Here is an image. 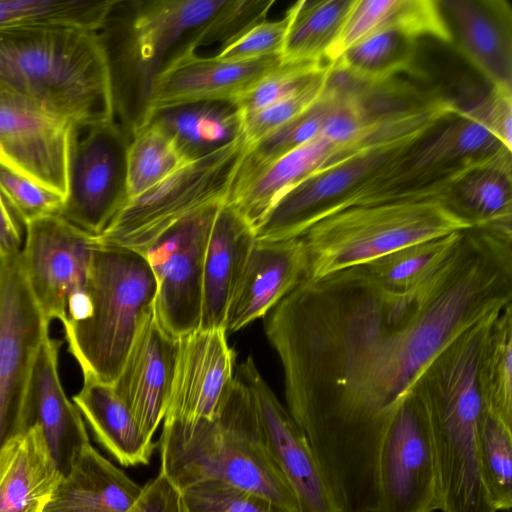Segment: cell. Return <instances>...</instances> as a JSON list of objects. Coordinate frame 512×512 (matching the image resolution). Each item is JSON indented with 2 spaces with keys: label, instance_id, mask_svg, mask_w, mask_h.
I'll return each instance as SVG.
<instances>
[{
  "label": "cell",
  "instance_id": "obj_1",
  "mask_svg": "<svg viewBox=\"0 0 512 512\" xmlns=\"http://www.w3.org/2000/svg\"><path fill=\"white\" fill-rule=\"evenodd\" d=\"M512 304V234L464 230L425 283L390 289L363 266L305 278L263 318L298 427L383 435L433 359Z\"/></svg>",
  "mask_w": 512,
  "mask_h": 512
},
{
  "label": "cell",
  "instance_id": "obj_2",
  "mask_svg": "<svg viewBox=\"0 0 512 512\" xmlns=\"http://www.w3.org/2000/svg\"><path fill=\"white\" fill-rule=\"evenodd\" d=\"M160 474L178 491L219 481L265 497L285 512H301L276 464L246 384L234 377L213 419L164 420Z\"/></svg>",
  "mask_w": 512,
  "mask_h": 512
},
{
  "label": "cell",
  "instance_id": "obj_3",
  "mask_svg": "<svg viewBox=\"0 0 512 512\" xmlns=\"http://www.w3.org/2000/svg\"><path fill=\"white\" fill-rule=\"evenodd\" d=\"M0 90L29 99L73 128L115 120L96 31L61 25L0 29Z\"/></svg>",
  "mask_w": 512,
  "mask_h": 512
},
{
  "label": "cell",
  "instance_id": "obj_4",
  "mask_svg": "<svg viewBox=\"0 0 512 512\" xmlns=\"http://www.w3.org/2000/svg\"><path fill=\"white\" fill-rule=\"evenodd\" d=\"M225 0H113L96 31L107 61L115 120L131 136L150 116L155 79Z\"/></svg>",
  "mask_w": 512,
  "mask_h": 512
},
{
  "label": "cell",
  "instance_id": "obj_5",
  "mask_svg": "<svg viewBox=\"0 0 512 512\" xmlns=\"http://www.w3.org/2000/svg\"><path fill=\"white\" fill-rule=\"evenodd\" d=\"M156 282L138 251L95 239L88 282L62 323L84 379L113 385L145 320Z\"/></svg>",
  "mask_w": 512,
  "mask_h": 512
},
{
  "label": "cell",
  "instance_id": "obj_6",
  "mask_svg": "<svg viewBox=\"0 0 512 512\" xmlns=\"http://www.w3.org/2000/svg\"><path fill=\"white\" fill-rule=\"evenodd\" d=\"M474 227L445 198L355 206L328 215L299 236L317 279L401 248Z\"/></svg>",
  "mask_w": 512,
  "mask_h": 512
},
{
  "label": "cell",
  "instance_id": "obj_7",
  "mask_svg": "<svg viewBox=\"0 0 512 512\" xmlns=\"http://www.w3.org/2000/svg\"><path fill=\"white\" fill-rule=\"evenodd\" d=\"M413 396L431 429L441 512H496L485 486L478 446L483 406L477 369L457 359L432 365Z\"/></svg>",
  "mask_w": 512,
  "mask_h": 512
},
{
  "label": "cell",
  "instance_id": "obj_8",
  "mask_svg": "<svg viewBox=\"0 0 512 512\" xmlns=\"http://www.w3.org/2000/svg\"><path fill=\"white\" fill-rule=\"evenodd\" d=\"M247 148L242 136L217 152L187 163L130 199L107 228L95 236L96 241L141 252L183 218L224 203Z\"/></svg>",
  "mask_w": 512,
  "mask_h": 512
},
{
  "label": "cell",
  "instance_id": "obj_9",
  "mask_svg": "<svg viewBox=\"0 0 512 512\" xmlns=\"http://www.w3.org/2000/svg\"><path fill=\"white\" fill-rule=\"evenodd\" d=\"M442 120L395 123L360 148L308 176L278 198L255 228V239L277 241L301 236L355 187Z\"/></svg>",
  "mask_w": 512,
  "mask_h": 512
},
{
  "label": "cell",
  "instance_id": "obj_10",
  "mask_svg": "<svg viewBox=\"0 0 512 512\" xmlns=\"http://www.w3.org/2000/svg\"><path fill=\"white\" fill-rule=\"evenodd\" d=\"M48 326L30 289L21 252L0 258V452L32 426L30 386Z\"/></svg>",
  "mask_w": 512,
  "mask_h": 512
},
{
  "label": "cell",
  "instance_id": "obj_11",
  "mask_svg": "<svg viewBox=\"0 0 512 512\" xmlns=\"http://www.w3.org/2000/svg\"><path fill=\"white\" fill-rule=\"evenodd\" d=\"M131 138L116 120L73 128L68 192L58 215L94 236L107 228L129 201Z\"/></svg>",
  "mask_w": 512,
  "mask_h": 512
},
{
  "label": "cell",
  "instance_id": "obj_12",
  "mask_svg": "<svg viewBox=\"0 0 512 512\" xmlns=\"http://www.w3.org/2000/svg\"><path fill=\"white\" fill-rule=\"evenodd\" d=\"M221 204L183 218L140 252L156 282L154 314L173 337L200 328L206 249Z\"/></svg>",
  "mask_w": 512,
  "mask_h": 512
},
{
  "label": "cell",
  "instance_id": "obj_13",
  "mask_svg": "<svg viewBox=\"0 0 512 512\" xmlns=\"http://www.w3.org/2000/svg\"><path fill=\"white\" fill-rule=\"evenodd\" d=\"M440 509L438 469L428 419L412 395L394 413L380 442L374 512Z\"/></svg>",
  "mask_w": 512,
  "mask_h": 512
},
{
  "label": "cell",
  "instance_id": "obj_14",
  "mask_svg": "<svg viewBox=\"0 0 512 512\" xmlns=\"http://www.w3.org/2000/svg\"><path fill=\"white\" fill-rule=\"evenodd\" d=\"M21 259L33 296L47 322L63 323L84 292L90 273L95 236L58 214L25 225Z\"/></svg>",
  "mask_w": 512,
  "mask_h": 512
},
{
  "label": "cell",
  "instance_id": "obj_15",
  "mask_svg": "<svg viewBox=\"0 0 512 512\" xmlns=\"http://www.w3.org/2000/svg\"><path fill=\"white\" fill-rule=\"evenodd\" d=\"M72 131L29 99L0 90V159L64 198Z\"/></svg>",
  "mask_w": 512,
  "mask_h": 512
},
{
  "label": "cell",
  "instance_id": "obj_16",
  "mask_svg": "<svg viewBox=\"0 0 512 512\" xmlns=\"http://www.w3.org/2000/svg\"><path fill=\"white\" fill-rule=\"evenodd\" d=\"M237 377L251 393L268 448L301 512H339L306 437L251 356L239 366Z\"/></svg>",
  "mask_w": 512,
  "mask_h": 512
},
{
  "label": "cell",
  "instance_id": "obj_17",
  "mask_svg": "<svg viewBox=\"0 0 512 512\" xmlns=\"http://www.w3.org/2000/svg\"><path fill=\"white\" fill-rule=\"evenodd\" d=\"M225 329H197L179 338L164 420L213 419L234 379Z\"/></svg>",
  "mask_w": 512,
  "mask_h": 512
},
{
  "label": "cell",
  "instance_id": "obj_18",
  "mask_svg": "<svg viewBox=\"0 0 512 512\" xmlns=\"http://www.w3.org/2000/svg\"><path fill=\"white\" fill-rule=\"evenodd\" d=\"M281 62L278 55L229 61L185 51L170 59L155 79L150 94V113L167 106L201 101L236 103Z\"/></svg>",
  "mask_w": 512,
  "mask_h": 512
},
{
  "label": "cell",
  "instance_id": "obj_19",
  "mask_svg": "<svg viewBox=\"0 0 512 512\" xmlns=\"http://www.w3.org/2000/svg\"><path fill=\"white\" fill-rule=\"evenodd\" d=\"M178 344L179 338L160 325L153 310L139 330L112 385L149 439H153L165 417Z\"/></svg>",
  "mask_w": 512,
  "mask_h": 512
},
{
  "label": "cell",
  "instance_id": "obj_20",
  "mask_svg": "<svg viewBox=\"0 0 512 512\" xmlns=\"http://www.w3.org/2000/svg\"><path fill=\"white\" fill-rule=\"evenodd\" d=\"M461 53L492 88L512 92V10L504 0H440Z\"/></svg>",
  "mask_w": 512,
  "mask_h": 512
},
{
  "label": "cell",
  "instance_id": "obj_21",
  "mask_svg": "<svg viewBox=\"0 0 512 512\" xmlns=\"http://www.w3.org/2000/svg\"><path fill=\"white\" fill-rule=\"evenodd\" d=\"M307 274L308 257L300 237L255 239L228 310L226 333L237 332L264 317Z\"/></svg>",
  "mask_w": 512,
  "mask_h": 512
},
{
  "label": "cell",
  "instance_id": "obj_22",
  "mask_svg": "<svg viewBox=\"0 0 512 512\" xmlns=\"http://www.w3.org/2000/svg\"><path fill=\"white\" fill-rule=\"evenodd\" d=\"M60 345L49 335L45 338L32 375L29 404L32 425L40 428L60 473L66 476L90 441L83 417L60 381Z\"/></svg>",
  "mask_w": 512,
  "mask_h": 512
},
{
  "label": "cell",
  "instance_id": "obj_23",
  "mask_svg": "<svg viewBox=\"0 0 512 512\" xmlns=\"http://www.w3.org/2000/svg\"><path fill=\"white\" fill-rule=\"evenodd\" d=\"M254 243V228L230 205L221 204L204 261L201 329H225L232 298Z\"/></svg>",
  "mask_w": 512,
  "mask_h": 512
},
{
  "label": "cell",
  "instance_id": "obj_24",
  "mask_svg": "<svg viewBox=\"0 0 512 512\" xmlns=\"http://www.w3.org/2000/svg\"><path fill=\"white\" fill-rule=\"evenodd\" d=\"M369 135L351 144H337L322 136L301 145L265 168L241 190L231 194L230 205L255 230L287 190L363 146Z\"/></svg>",
  "mask_w": 512,
  "mask_h": 512
},
{
  "label": "cell",
  "instance_id": "obj_25",
  "mask_svg": "<svg viewBox=\"0 0 512 512\" xmlns=\"http://www.w3.org/2000/svg\"><path fill=\"white\" fill-rule=\"evenodd\" d=\"M142 489L89 443L62 477L43 512H127Z\"/></svg>",
  "mask_w": 512,
  "mask_h": 512
},
{
  "label": "cell",
  "instance_id": "obj_26",
  "mask_svg": "<svg viewBox=\"0 0 512 512\" xmlns=\"http://www.w3.org/2000/svg\"><path fill=\"white\" fill-rule=\"evenodd\" d=\"M34 424L0 452V512H43L62 479Z\"/></svg>",
  "mask_w": 512,
  "mask_h": 512
},
{
  "label": "cell",
  "instance_id": "obj_27",
  "mask_svg": "<svg viewBox=\"0 0 512 512\" xmlns=\"http://www.w3.org/2000/svg\"><path fill=\"white\" fill-rule=\"evenodd\" d=\"M147 123L159 127L189 163L241 138L244 116L235 102L201 101L155 109Z\"/></svg>",
  "mask_w": 512,
  "mask_h": 512
},
{
  "label": "cell",
  "instance_id": "obj_28",
  "mask_svg": "<svg viewBox=\"0 0 512 512\" xmlns=\"http://www.w3.org/2000/svg\"><path fill=\"white\" fill-rule=\"evenodd\" d=\"M73 403L97 441L123 466L146 465L157 444L145 436L112 385L84 379Z\"/></svg>",
  "mask_w": 512,
  "mask_h": 512
},
{
  "label": "cell",
  "instance_id": "obj_29",
  "mask_svg": "<svg viewBox=\"0 0 512 512\" xmlns=\"http://www.w3.org/2000/svg\"><path fill=\"white\" fill-rule=\"evenodd\" d=\"M389 28H401L418 37L431 36L446 43L452 42L438 1L354 0L328 61L334 62L351 45Z\"/></svg>",
  "mask_w": 512,
  "mask_h": 512
},
{
  "label": "cell",
  "instance_id": "obj_30",
  "mask_svg": "<svg viewBox=\"0 0 512 512\" xmlns=\"http://www.w3.org/2000/svg\"><path fill=\"white\" fill-rule=\"evenodd\" d=\"M447 202L474 227L512 233L511 151H504L463 174Z\"/></svg>",
  "mask_w": 512,
  "mask_h": 512
},
{
  "label": "cell",
  "instance_id": "obj_31",
  "mask_svg": "<svg viewBox=\"0 0 512 512\" xmlns=\"http://www.w3.org/2000/svg\"><path fill=\"white\" fill-rule=\"evenodd\" d=\"M354 0H300L287 11L282 62H329Z\"/></svg>",
  "mask_w": 512,
  "mask_h": 512
},
{
  "label": "cell",
  "instance_id": "obj_32",
  "mask_svg": "<svg viewBox=\"0 0 512 512\" xmlns=\"http://www.w3.org/2000/svg\"><path fill=\"white\" fill-rule=\"evenodd\" d=\"M419 38L405 29H385L351 45L332 63L362 82L385 84L412 68Z\"/></svg>",
  "mask_w": 512,
  "mask_h": 512
},
{
  "label": "cell",
  "instance_id": "obj_33",
  "mask_svg": "<svg viewBox=\"0 0 512 512\" xmlns=\"http://www.w3.org/2000/svg\"><path fill=\"white\" fill-rule=\"evenodd\" d=\"M483 411L512 426V304L492 323L478 363Z\"/></svg>",
  "mask_w": 512,
  "mask_h": 512
},
{
  "label": "cell",
  "instance_id": "obj_34",
  "mask_svg": "<svg viewBox=\"0 0 512 512\" xmlns=\"http://www.w3.org/2000/svg\"><path fill=\"white\" fill-rule=\"evenodd\" d=\"M462 233L419 242L361 266L382 285L394 290H408L425 283L444 266Z\"/></svg>",
  "mask_w": 512,
  "mask_h": 512
},
{
  "label": "cell",
  "instance_id": "obj_35",
  "mask_svg": "<svg viewBox=\"0 0 512 512\" xmlns=\"http://www.w3.org/2000/svg\"><path fill=\"white\" fill-rule=\"evenodd\" d=\"M112 0H0V29L61 25L97 31Z\"/></svg>",
  "mask_w": 512,
  "mask_h": 512
},
{
  "label": "cell",
  "instance_id": "obj_36",
  "mask_svg": "<svg viewBox=\"0 0 512 512\" xmlns=\"http://www.w3.org/2000/svg\"><path fill=\"white\" fill-rule=\"evenodd\" d=\"M187 163L159 127L146 123L132 135L128 149L129 200L151 189Z\"/></svg>",
  "mask_w": 512,
  "mask_h": 512
},
{
  "label": "cell",
  "instance_id": "obj_37",
  "mask_svg": "<svg viewBox=\"0 0 512 512\" xmlns=\"http://www.w3.org/2000/svg\"><path fill=\"white\" fill-rule=\"evenodd\" d=\"M478 446L489 499L496 512L508 511L512 506V426L483 411Z\"/></svg>",
  "mask_w": 512,
  "mask_h": 512
},
{
  "label": "cell",
  "instance_id": "obj_38",
  "mask_svg": "<svg viewBox=\"0 0 512 512\" xmlns=\"http://www.w3.org/2000/svg\"><path fill=\"white\" fill-rule=\"evenodd\" d=\"M330 62H281L236 102L243 116L262 110L311 86L328 70Z\"/></svg>",
  "mask_w": 512,
  "mask_h": 512
},
{
  "label": "cell",
  "instance_id": "obj_39",
  "mask_svg": "<svg viewBox=\"0 0 512 512\" xmlns=\"http://www.w3.org/2000/svg\"><path fill=\"white\" fill-rule=\"evenodd\" d=\"M179 492L183 512H285L265 497L219 481L195 483Z\"/></svg>",
  "mask_w": 512,
  "mask_h": 512
},
{
  "label": "cell",
  "instance_id": "obj_40",
  "mask_svg": "<svg viewBox=\"0 0 512 512\" xmlns=\"http://www.w3.org/2000/svg\"><path fill=\"white\" fill-rule=\"evenodd\" d=\"M0 193L18 220L26 225L36 219L58 214L65 198L0 159Z\"/></svg>",
  "mask_w": 512,
  "mask_h": 512
},
{
  "label": "cell",
  "instance_id": "obj_41",
  "mask_svg": "<svg viewBox=\"0 0 512 512\" xmlns=\"http://www.w3.org/2000/svg\"><path fill=\"white\" fill-rule=\"evenodd\" d=\"M274 0H225L222 7L195 35V50L215 42L225 43L266 19Z\"/></svg>",
  "mask_w": 512,
  "mask_h": 512
},
{
  "label": "cell",
  "instance_id": "obj_42",
  "mask_svg": "<svg viewBox=\"0 0 512 512\" xmlns=\"http://www.w3.org/2000/svg\"><path fill=\"white\" fill-rule=\"evenodd\" d=\"M331 62L326 73L311 86L262 110L244 117L243 138L253 145L313 105L322 95L328 80Z\"/></svg>",
  "mask_w": 512,
  "mask_h": 512
},
{
  "label": "cell",
  "instance_id": "obj_43",
  "mask_svg": "<svg viewBox=\"0 0 512 512\" xmlns=\"http://www.w3.org/2000/svg\"><path fill=\"white\" fill-rule=\"evenodd\" d=\"M289 25V15L279 20L266 19L243 31L223 46L216 57L244 61L267 56H281Z\"/></svg>",
  "mask_w": 512,
  "mask_h": 512
},
{
  "label": "cell",
  "instance_id": "obj_44",
  "mask_svg": "<svg viewBox=\"0 0 512 512\" xmlns=\"http://www.w3.org/2000/svg\"><path fill=\"white\" fill-rule=\"evenodd\" d=\"M471 107L486 127L512 151V92L491 88L485 98Z\"/></svg>",
  "mask_w": 512,
  "mask_h": 512
},
{
  "label": "cell",
  "instance_id": "obj_45",
  "mask_svg": "<svg viewBox=\"0 0 512 512\" xmlns=\"http://www.w3.org/2000/svg\"><path fill=\"white\" fill-rule=\"evenodd\" d=\"M127 512H183L180 492L159 473L143 486L140 497Z\"/></svg>",
  "mask_w": 512,
  "mask_h": 512
},
{
  "label": "cell",
  "instance_id": "obj_46",
  "mask_svg": "<svg viewBox=\"0 0 512 512\" xmlns=\"http://www.w3.org/2000/svg\"><path fill=\"white\" fill-rule=\"evenodd\" d=\"M21 224L0 193V258L12 257L21 252Z\"/></svg>",
  "mask_w": 512,
  "mask_h": 512
}]
</instances>
